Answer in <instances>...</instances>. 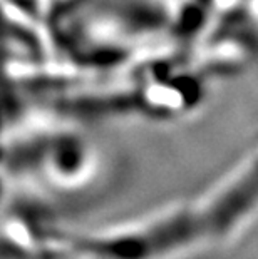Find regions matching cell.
<instances>
[{
  "instance_id": "1",
  "label": "cell",
  "mask_w": 258,
  "mask_h": 259,
  "mask_svg": "<svg viewBox=\"0 0 258 259\" xmlns=\"http://www.w3.org/2000/svg\"><path fill=\"white\" fill-rule=\"evenodd\" d=\"M210 246L196 202L178 201L96 233L74 234L72 259H185Z\"/></svg>"
},
{
  "instance_id": "2",
  "label": "cell",
  "mask_w": 258,
  "mask_h": 259,
  "mask_svg": "<svg viewBox=\"0 0 258 259\" xmlns=\"http://www.w3.org/2000/svg\"><path fill=\"white\" fill-rule=\"evenodd\" d=\"M211 246L238 241L258 221V147L195 199Z\"/></svg>"
},
{
  "instance_id": "3",
  "label": "cell",
  "mask_w": 258,
  "mask_h": 259,
  "mask_svg": "<svg viewBox=\"0 0 258 259\" xmlns=\"http://www.w3.org/2000/svg\"><path fill=\"white\" fill-rule=\"evenodd\" d=\"M219 0H178L168 24L174 40L181 47L203 42L218 17Z\"/></svg>"
}]
</instances>
